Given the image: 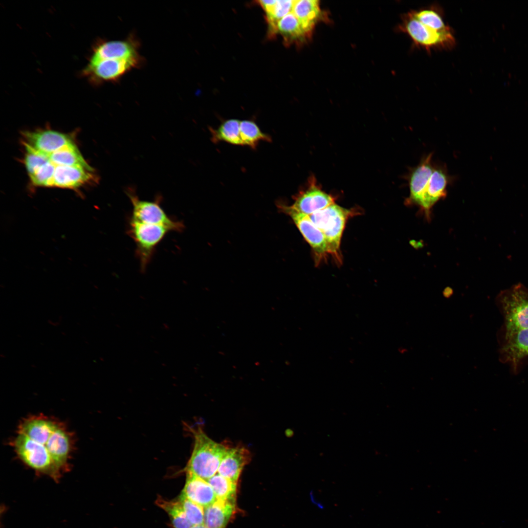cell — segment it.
Wrapping results in <instances>:
<instances>
[{
  "mask_svg": "<svg viewBox=\"0 0 528 528\" xmlns=\"http://www.w3.org/2000/svg\"><path fill=\"white\" fill-rule=\"evenodd\" d=\"M191 528H207L204 524L201 525L193 526Z\"/></svg>",
  "mask_w": 528,
  "mask_h": 528,
  "instance_id": "cell-31",
  "label": "cell"
},
{
  "mask_svg": "<svg viewBox=\"0 0 528 528\" xmlns=\"http://www.w3.org/2000/svg\"><path fill=\"white\" fill-rule=\"evenodd\" d=\"M184 488L180 495L205 508L214 503L217 498L208 482L197 476L186 472Z\"/></svg>",
  "mask_w": 528,
  "mask_h": 528,
  "instance_id": "cell-18",
  "label": "cell"
},
{
  "mask_svg": "<svg viewBox=\"0 0 528 528\" xmlns=\"http://www.w3.org/2000/svg\"><path fill=\"white\" fill-rule=\"evenodd\" d=\"M156 505L167 513L174 528H191L192 526L188 520L179 500H167L158 497Z\"/></svg>",
  "mask_w": 528,
  "mask_h": 528,
  "instance_id": "cell-26",
  "label": "cell"
},
{
  "mask_svg": "<svg viewBox=\"0 0 528 528\" xmlns=\"http://www.w3.org/2000/svg\"><path fill=\"white\" fill-rule=\"evenodd\" d=\"M235 499H217L204 508V525L207 528H225L235 510Z\"/></svg>",
  "mask_w": 528,
  "mask_h": 528,
  "instance_id": "cell-20",
  "label": "cell"
},
{
  "mask_svg": "<svg viewBox=\"0 0 528 528\" xmlns=\"http://www.w3.org/2000/svg\"><path fill=\"white\" fill-rule=\"evenodd\" d=\"M397 28L408 35L416 46L428 51L450 50L456 45L452 29L446 31L435 30L417 20L410 11L403 14Z\"/></svg>",
  "mask_w": 528,
  "mask_h": 528,
  "instance_id": "cell-4",
  "label": "cell"
},
{
  "mask_svg": "<svg viewBox=\"0 0 528 528\" xmlns=\"http://www.w3.org/2000/svg\"><path fill=\"white\" fill-rule=\"evenodd\" d=\"M143 59H104L89 62L82 74L94 85L117 81L133 68L140 66Z\"/></svg>",
  "mask_w": 528,
  "mask_h": 528,
  "instance_id": "cell-9",
  "label": "cell"
},
{
  "mask_svg": "<svg viewBox=\"0 0 528 528\" xmlns=\"http://www.w3.org/2000/svg\"><path fill=\"white\" fill-rule=\"evenodd\" d=\"M56 166H81L93 170L85 161L74 143L69 144L48 155Z\"/></svg>",
  "mask_w": 528,
  "mask_h": 528,
  "instance_id": "cell-25",
  "label": "cell"
},
{
  "mask_svg": "<svg viewBox=\"0 0 528 528\" xmlns=\"http://www.w3.org/2000/svg\"><path fill=\"white\" fill-rule=\"evenodd\" d=\"M433 153L423 156L418 165L410 169L407 176L409 196L406 203L419 206L426 185L435 164L432 160Z\"/></svg>",
  "mask_w": 528,
  "mask_h": 528,
  "instance_id": "cell-14",
  "label": "cell"
},
{
  "mask_svg": "<svg viewBox=\"0 0 528 528\" xmlns=\"http://www.w3.org/2000/svg\"><path fill=\"white\" fill-rule=\"evenodd\" d=\"M451 180L446 168L435 164L419 206L426 214L429 213L436 203L446 196L447 187Z\"/></svg>",
  "mask_w": 528,
  "mask_h": 528,
  "instance_id": "cell-15",
  "label": "cell"
},
{
  "mask_svg": "<svg viewBox=\"0 0 528 528\" xmlns=\"http://www.w3.org/2000/svg\"><path fill=\"white\" fill-rule=\"evenodd\" d=\"M132 206L130 219L136 221L151 224L161 225L169 228L171 231L181 232L184 229L182 222L169 217L160 206V198L154 201L139 199L132 189L126 191Z\"/></svg>",
  "mask_w": 528,
  "mask_h": 528,
  "instance_id": "cell-8",
  "label": "cell"
},
{
  "mask_svg": "<svg viewBox=\"0 0 528 528\" xmlns=\"http://www.w3.org/2000/svg\"><path fill=\"white\" fill-rule=\"evenodd\" d=\"M293 202L286 206L293 211L309 216L334 203V198L322 190L314 176L309 177L307 187L293 197Z\"/></svg>",
  "mask_w": 528,
  "mask_h": 528,
  "instance_id": "cell-10",
  "label": "cell"
},
{
  "mask_svg": "<svg viewBox=\"0 0 528 528\" xmlns=\"http://www.w3.org/2000/svg\"><path fill=\"white\" fill-rule=\"evenodd\" d=\"M279 207L291 217L305 239L309 244L313 250L316 263L325 259L329 254L326 238L309 216L291 210L285 205L281 204Z\"/></svg>",
  "mask_w": 528,
  "mask_h": 528,
  "instance_id": "cell-11",
  "label": "cell"
},
{
  "mask_svg": "<svg viewBox=\"0 0 528 528\" xmlns=\"http://www.w3.org/2000/svg\"><path fill=\"white\" fill-rule=\"evenodd\" d=\"M55 168L56 165L49 160L29 176L32 183L36 186L49 187Z\"/></svg>",
  "mask_w": 528,
  "mask_h": 528,
  "instance_id": "cell-29",
  "label": "cell"
},
{
  "mask_svg": "<svg viewBox=\"0 0 528 528\" xmlns=\"http://www.w3.org/2000/svg\"><path fill=\"white\" fill-rule=\"evenodd\" d=\"M417 20L425 25L439 31H446L452 29L444 19L441 7L437 4L410 11Z\"/></svg>",
  "mask_w": 528,
  "mask_h": 528,
  "instance_id": "cell-23",
  "label": "cell"
},
{
  "mask_svg": "<svg viewBox=\"0 0 528 528\" xmlns=\"http://www.w3.org/2000/svg\"><path fill=\"white\" fill-rule=\"evenodd\" d=\"M26 153L24 158V164L30 176L33 175L40 167L48 162V156L44 154L25 148Z\"/></svg>",
  "mask_w": 528,
  "mask_h": 528,
  "instance_id": "cell-30",
  "label": "cell"
},
{
  "mask_svg": "<svg viewBox=\"0 0 528 528\" xmlns=\"http://www.w3.org/2000/svg\"><path fill=\"white\" fill-rule=\"evenodd\" d=\"M210 130L214 142L224 141L255 149L260 141L271 140L269 135L263 133L255 122L250 120L229 119L223 122L217 129L211 128Z\"/></svg>",
  "mask_w": 528,
  "mask_h": 528,
  "instance_id": "cell-6",
  "label": "cell"
},
{
  "mask_svg": "<svg viewBox=\"0 0 528 528\" xmlns=\"http://www.w3.org/2000/svg\"><path fill=\"white\" fill-rule=\"evenodd\" d=\"M138 48L139 43L132 36L121 40L101 41L93 47L89 62L141 58Z\"/></svg>",
  "mask_w": 528,
  "mask_h": 528,
  "instance_id": "cell-12",
  "label": "cell"
},
{
  "mask_svg": "<svg viewBox=\"0 0 528 528\" xmlns=\"http://www.w3.org/2000/svg\"><path fill=\"white\" fill-rule=\"evenodd\" d=\"M11 442L19 459L38 475L58 482L70 469L73 435L58 419L44 415L28 416L20 422Z\"/></svg>",
  "mask_w": 528,
  "mask_h": 528,
  "instance_id": "cell-1",
  "label": "cell"
},
{
  "mask_svg": "<svg viewBox=\"0 0 528 528\" xmlns=\"http://www.w3.org/2000/svg\"><path fill=\"white\" fill-rule=\"evenodd\" d=\"M25 147L48 155L64 147L74 143L66 134L52 130L27 132L23 133Z\"/></svg>",
  "mask_w": 528,
  "mask_h": 528,
  "instance_id": "cell-13",
  "label": "cell"
},
{
  "mask_svg": "<svg viewBox=\"0 0 528 528\" xmlns=\"http://www.w3.org/2000/svg\"><path fill=\"white\" fill-rule=\"evenodd\" d=\"M178 500L192 526L204 524V509L203 507L181 495Z\"/></svg>",
  "mask_w": 528,
  "mask_h": 528,
  "instance_id": "cell-28",
  "label": "cell"
},
{
  "mask_svg": "<svg viewBox=\"0 0 528 528\" xmlns=\"http://www.w3.org/2000/svg\"><path fill=\"white\" fill-rule=\"evenodd\" d=\"M294 0H262L258 1V3L266 13V21L268 24L270 36H273L277 33V24L278 21L292 12Z\"/></svg>",
  "mask_w": 528,
  "mask_h": 528,
  "instance_id": "cell-22",
  "label": "cell"
},
{
  "mask_svg": "<svg viewBox=\"0 0 528 528\" xmlns=\"http://www.w3.org/2000/svg\"><path fill=\"white\" fill-rule=\"evenodd\" d=\"M171 230L166 226L141 223L128 218L127 232L135 244V255L144 272L156 247Z\"/></svg>",
  "mask_w": 528,
  "mask_h": 528,
  "instance_id": "cell-5",
  "label": "cell"
},
{
  "mask_svg": "<svg viewBox=\"0 0 528 528\" xmlns=\"http://www.w3.org/2000/svg\"><path fill=\"white\" fill-rule=\"evenodd\" d=\"M501 351V360L508 363L515 370L521 361L528 356V329L505 333Z\"/></svg>",
  "mask_w": 528,
  "mask_h": 528,
  "instance_id": "cell-16",
  "label": "cell"
},
{
  "mask_svg": "<svg viewBox=\"0 0 528 528\" xmlns=\"http://www.w3.org/2000/svg\"><path fill=\"white\" fill-rule=\"evenodd\" d=\"M193 435L194 447L185 472L207 481L217 473L227 448L212 440L200 429L195 430Z\"/></svg>",
  "mask_w": 528,
  "mask_h": 528,
  "instance_id": "cell-2",
  "label": "cell"
},
{
  "mask_svg": "<svg viewBox=\"0 0 528 528\" xmlns=\"http://www.w3.org/2000/svg\"><path fill=\"white\" fill-rule=\"evenodd\" d=\"M249 460L250 453L245 448L237 446L227 448L217 473L237 482L243 467Z\"/></svg>",
  "mask_w": 528,
  "mask_h": 528,
  "instance_id": "cell-19",
  "label": "cell"
},
{
  "mask_svg": "<svg viewBox=\"0 0 528 528\" xmlns=\"http://www.w3.org/2000/svg\"><path fill=\"white\" fill-rule=\"evenodd\" d=\"M506 333L528 329V289L519 284L503 291L498 297Z\"/></svg>",
  "mask_w": 528,
  "mask_h": 528,
  "instance_id": "cell-7",
  "label": "cell"
},
{
  "mask_svg": "<svg viewBox=\"0 0 528 528\" xmlns=\"http://www.w3.org/2000/svg\"><path fill=\"white\" fill-rule=\"evenodd\" d=\"M207 481L212 487L217 499H235L237 482L218 473Z\"/></svg>",
  "mask_w": 528,
  "mask_h": 528,
  "instance_id": "cell-27",
  "label": "cell"
},
{
  "mask_svg": "<svg viewBox=\"0 0 528 528\" xmlns=\"http://www.w3.org/2000/svg\"><path fill=\"white\" fill-rule=\"evenodd\" d=\"M357 212L343 208L334 203L308 216L323 233L329 254L337 263L342 262L340 246L346 223L349 217L355 215L354 213Z\"/></svg>",
  "mask_w": 528,
  "mask_h": 528,
  "instance_id": "cell-3",
  "label": "cell"
},
{
  "mask_svg": "<svg viewBox=\"0 0 528 528\" xmlns=\"http://www.w3.org/2000/svg\"><path fill=\"white\" fill-rule=\"evenodd\" d=\"M292 12L309 35L321 16L319 1L317 0H295Z\"/></svg>",
  "mask_w": 528,
  "mask_h": 528,
  "instance_id": "cell-21",
  "label": "cell"
},
{
  "mask_svg": "<svg viewBox=\"0 0 528 528\" xmlns=\"http://www.w3.org/2000/svg\"><path fill=\"white\" fill-rule=\"evenodd\" d=\"M277 33L283 37L286 43L302 42L309 37L304 30L297 17L291 12L279 20Z\"/></svg>",
  "mask_w": 528,
  "mask_h": 528,
  "instance_id": "cell-24",
  "label": "cell"
},
{
  "mask_svg": "<svg viewBox=\"0 0 528 528\" xmlns=\"http://www.w3.org/2000/svg\"><path fill=\"white\" fill-rule=\"evenodd\" d=\"M93 172L81 166H56L49 187H80L93 178Z\"/></svg>",
  "mask_w": 528,
  "mask_h": 528,
  "instance_id": "cell-17",
  "label": "cell"
}]
</instances>
